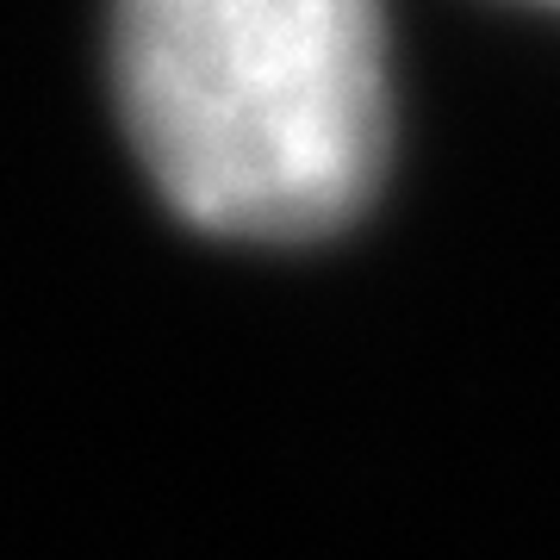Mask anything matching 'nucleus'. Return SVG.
<instances>
[{
    "label": "nucleus",
    "mask_w": 560,
    "mask_h": 560,
    "mask_svg": "<svg viewBox=\"0 0 560 560\" xmlns=\"http://www.w3.org/2000/svg\"><path fill=\"white\" fill-rule=\"evenodd\" d=\"M374 0H119V94L156 187L219 237L337 231L386 150Z\"/></svg>",
    "instance_id": "nucleus-1"
}]
</instances>
